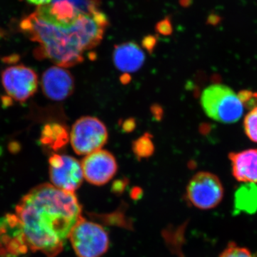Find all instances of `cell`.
Masks as SVG:
<instances>
[{"instance_id": "4", "label": "cell", "mask_w": 257, "mask_h": 257, "mask_svg": "<svg viewBox=\"0 0 257 257\" xmlns=\"http://www.w3.org/2000/svg\"><path fill=\"white\" fill-rule=\"evenodd\" d=\"M69 239L78 257H101L109 247V235L104 227L83 216L74 226Z\"/></svg>"}, {"instance_id": "2", "label": "cell", "mask_w": 257, "mask_h": 257, "mask_svg": "<svg viewBox=\"0 0 257 257\" xmlns=\"http://www.w3.org/2000/svg\"><path fill=\"white\" fill-rule=\"evenodd\" d=\"M108 25L107 18L100 10L80 15L68 26L51 23L34 12L23 18L20 29L38 44L35 50L36 58L67 68L83 62L84 52L100 43Z\"/></svg>"}, {"instance_id": "9", "label": "cell", "mask_w": 257, "mask_h": 257, "mask_svg": "<svg viewBox=\"0 0 257 257\" xmlns=\"http://www.w3.org/2000/svg\"><path fill=\"white\" fill-rule=\"evenodd\" d=\"M81 164L84 178L93 185L107 184L117 172L116 159L106 150H98L89 154L83 159Z\"/></svg>"}, {"instance_id": "18", "label": "cell", "mask_w": 257, "mask_h": 257, "mask_svg": "<svg viewBox=\"0 0 257 257\" xmlns=\"http://www.w3.org/2000/svg\"><path fill=\"white\" fill-rule=\"evenodd\" d=\"M219 257H254L247 248L240 246L236 243H229Z\"/></svg>"}, {"instance_id": "21", "label": "cell", "mask_w": 257, "mask_h": 257, "mask_svg": "<svg viewBox=\"0 0 257 257\" xmlns=\"http://www.w3.org/2000/svg\"><path fill=\"white\" fill-rule=\"evenodd\" d=\"M20 59V57L17 55H10L9 57H5L3 60H4L5 62L6 63H15V62H18Z\"/></svg>"}, {"instance_id": "20", "label": "cell", "mask_w": 257, "mask_h": 257, "mask_svg": "<svg viewBox=\"0 0 257 257\" xmlns=\"http://www.w3.org/2000/svg\"><path fill=\"white\" fill-rule=\"evenodd\" d=\"M25 1L27 2L28 4L41 7L49 4L52 2V0H25Z\"/></svg>"}, {"instance_id": "19", "label": "cell", "mask_w": 257, "mask_h": 257, "mask_svg": "<svg viewBox=\"0 0 257 257\" xmlns=\"http://www.w3.org/2000/svg\"><path fill=\"white\" fill-rule=\"evenodd\" d=\"M240 100L242 103L243 107L253 109L257 106V92L249 90L241 91L238 94Z\"/></svg>"}, {"instance_id": "3", "label": "cell", "mask_w": 257, "mask_h": 257, "mask_svg": "<svg viewBox=\"0 0 257 257\" xmlns=\"http://www.w3.org/2000/svg\"><path fill=\"white\" fill-rule=\"evenodd\" d=\"M201 105L209 118L224 124L236 122L243 112L238 94L221 84H211L204 89L201 95Z\"/></svg>"}, {"instance_id": "13", "label": "cell", "mask_w": 257, "mask_h": 257, "mask_svg": "<svg viewBox=\"0 0 257 257\" xmlns=\"http://www.w3.org/2000/svg\"><path fill=\"white\" fill-rule=\"evenodd\" d=\"M70 134L64 125L57 122L47 123L40 133V143L42 146L53 151H58L69 143Z\"/></svg>"}, {"instance_id": "5", "label": "cell", "mask_w": 257, "mask_h": 257, "mask_svg": "<svg viewBox=\"0 0 257 257\" xmlns=\"http://www.w3.org/2000/svg\"><path fill=\"white\" fill-rule=\"evenodd\" d=\"M108 139L107 130L100 120L93 116H83L72 126L71 145L76 154L87 155L100 150Z\"/></svg>"}, {"instance_id": "1", "label": "cell", "mask_w": 257, "mask_h": 257, "mask_svg": "<svg viewBox=\"0 0 257 257\" xmlns=\"http://www.w3.org/2000/svg\"><path fill=\"white\" fill-rule=\"evenodd\" d=\"M82 212L75 193L45 183L24 196L9 219L27 249L56 257L63 251Z\"/></svg>"}, {"instance_id": "22", "label": "cell", "mask_w": 257, "mask_h": 257, "mask_svg": "<svg viewBox=\"0 0 257 257\" xmlns=\"http://www.w3.org/2000/svg\"><path fill=\"white\" fill-rule=\"evenodd\" d=\"M4 32H3V30H2L1 28H0V39L2 38L3 36H4Z\"/></svg>"}, {"instance_id": "15", "label": "cell", "mask_w": 257, "mask_h": 257, "mask_svg": "<svg viewBox=\"0 0 257 257\" xmlns=\"http://www.w3.org/2000/svg\"><path fill=\"white\" fill-rule=\"evenodd\" d=\"M133 150L139 160L152 156L155 152V145L152 143L150 135L146 134L134 142Z\"/></svg>"}, {"instance_id": "7", "label": "cell", "mask_w": 257, "mask_h": 257, "mask_svg": "<svg viewBox=\"0 0 257 257\" xmlns=\"http://www.w3.org/2000/svg\"><path fill=\"white\" fill-rule=\"evenodd\" d=\"M1 82L10 99L20 103L28 100L36 93L39 84L36 72L23 64L4 69Z\"/></svg>"}, {"instance_id": "10", "label": "cell", "mask_w": 257, "mask_h": 257, "mask_svg": "<svg viewBox=\"0 0 257 257\" xmlns=\"http://www.w3.org/2000/svg\"><path fill=\"white\" fill-rule=\"evenodd\" d=\"M41 86L44 94L49 99L64 100L74 92V77L67 69L54 66L42 74Z\"/></svg>"}, {"instance_id": "14", "label": "cell", "mask_w": 257, "mask_h": 257, "mask_svg": "<svg viewBox=\"0 0 257 257\" xmlns=\"http://www.w3.org/2000/svg\"><path fill=\"white\" fill-rule=\"evenodd\" d=\"M235 214H253L257 212V184L245 183L234 193Z\"/></svg>"}, {"instance_id": "12", "label": "cell", "mask_w": 257, "mask_h": 257, "mask_svg": "<svg viewBox=\"0 0 257 257\" xmlns=\"http://www.w3.org/2000/svg\"><path fill=\"white\" fill-rule=\"evenodd\" d=\"M113 61L115 67L124 73H133L143 67L145 61V52L138 44L124 42L114 47Z\"/></svg>"}, {"instance_id": "16", "label": "cell", "mask_w": 257, "mask_h": 257, "mask_svg": "<svg viewBox=\"0 0 257 257\" xmlns=\"http://www.w3.org/2000/svg\"><path fill=\"white\" fill-rule=\"evenodd\" d=\"M243 128L247 138L257 143V106L251 109L245 116Z\"/></svg>"}, {"instance_id": "6", "label": "cell", "mask_w": 257, "mask_h": 257, "mask_svg": "<svg viewBox=\"0 0 257 257\" xmlns=\"http://www.w3.org/2000/svg\"><path fill=\"white\" fill-rule=\"evenodd\" d=\"M224 187L219 177L207 172L196 174L189 180L186 196L194 207L202 210L217 207L224 197Z\"/></svg>"}, {"instance_id": "17", "label": "cell", "mask_w": 257, "mask_h": 257, "mask_svg": "<svg viewBox=\"0 0 257 257\" xmlns=\"http://www.w3.org/2000/svg\"><path fill=\"white\" fill-rule=\"evenodd\" d=\"M77 10L79 14H87L99 10L100 0H64Z\"/></svg>"}, {"instance_id": "8", "label": "cell", "mask_w": 257, "mask_h": 257, "mask_svg": "<svg viewBox=\"0 0 257 257\" xmlns=\"http://www.w3.org/2000/svg\"><path fill=\"white\" fill-rule=\"evenodd\" d=\"M49 173L53 186L74 193L84 180L82 164L73 157L54 154L49 160Z\"/></svg>"}, {"instance_id": "11", "label": "cell", "mask_w": 257, "mask_h": 257, "mask_svg": "<svg viewBox=\"0 0 257 257\" xmlns=\"http://www.w3.org/2000/svg\"><path fill=\"white\" fill-rule=\"evenodd\" d=\"M229 158L232 175L238 182L257 184V149L231 152Z\"/></svg>"}]
</instances>
